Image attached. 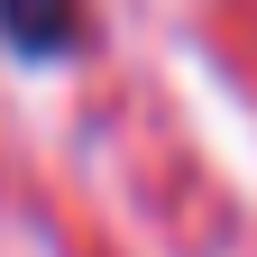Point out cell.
Wrapping results in <instances>:
<instances>
[{
	"instance_id": "1",
	"label": "cell",
	"mask_w": 257,
	"mask_h": 257,
	"mask_svg": "<svg viewBox=\"0 0 257 257\" xmlns=\"http://www.w3.org/2000/svg\"><path fill=\"white\" fill-rule=\"evenodd\" d=\"M83 0H0V37H10V55H37V64H55V55H74L83 46Z\"/></svg>"
}]
</instances>
